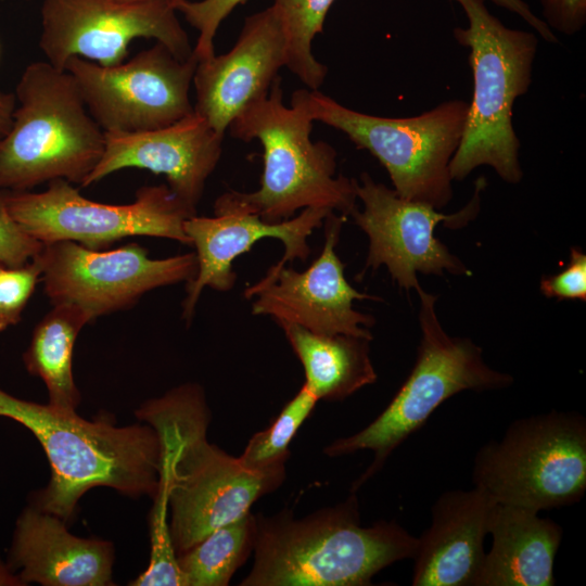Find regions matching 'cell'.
Returning <instances> with one entry per match:
<instances>
[{
    "mask_svg": "<svg viewBox=\"0 0 586 586\" xmlns=\"http://www.w3.org/2000/svg\"><path fill=\"white\" fill-rule=\"evenodd\" d=\"M246 0H186L175 5L186 21L199 31L193 53L198 61L215 54L214 39L221 22Z\"/></svg>",
    "mask_w": 586,
    "mask_h": 586,
    "instance_id": "cell-28",
    "label": "cell"
},
{
    "mask_svg": "<svg viewBox=\"0 0 586 586\" xmlns=\"http://www.w3.org/2000/svg\"><path fill=\"white\" fill-rule=\"evenodd\" d=\"M485 181H476L470 202L454 214H443L433 206L406 200L393 188L375 182L362 173L355 179L356 196L364 205L352 213L355 224L367 234L369 251L364 271L385 266L399 288L420 291L417 273L443 277L470 276L468 267L435 238V228L443 222L457 229L473 220L480 209Z\"/></svg>",
    "mask_w": 586,
    "mask_h": 586,
    "instance_id": "cell-12",
    "label": "cell"
},
{
    "mask_svg": "<svg viewBox=\"0 0 586 586\" xmlns=\"http://www.w3.org/2000/svg\"><path fill=\"white\" fill-rule=\"evenodd\" d=\"M222 136L195 112L162 128L138 132H105L103 155L82 188L125 169L164 175L168 188L191 209L222 152Z\"/></svg>",
    "mask_w": 586,
    "mask_h": 586,
    "instance_id": "cell-18",
    "label": "cell"
},
{
    "mask_svg": "<svg viewBox=\"0 0 586 586\" xmlns=\"http://www.w3.org/2000/svg\"><path fill=\"white\" fill-rule=\"evenodd\" d=\"M43 246L14 219L0 195V264L23 266L39 255Z\"/></svg>",
    "mask_w": 586,
    "mask_h": 586,
    "instance_id": "cell-29",
    "label": "cell"
},
{
    "mask_svg": "<svg viewBox=\"0 0 586 586\" xmlns=\"http://www.w3.org/2000/svg\"><path fill=\"white\" fill-rule=\"evenodd\" d=\"M492 546L476 586H552L563 530L538 511L495 504L488 526Z\"/></svg>",
    "mask_w": 586,
    "mask_h": 586,
    "instance_id": "cell-21",
    "label": "cell"
},
{
    "mask_svg": "<svg viewBox=\"0 0 586 586\" xmlns=\"http://www.w3.org/2000/svg\"><path fill=\"white\" fill-rule=\"evenodd\" d=\"M417 293L420 297L421 340L410 374L370 424L324 449L333 457L359 450L373 453V461L357 486L373 475L388 456L449 397L463 391L500 390L513 383L510 374L495 370L484 361L482 348L470 339L446 333L436 314L435 295L423 289Z\"/></svg>",
    "mask_w": 586,
    "mask_h": 586,
    "instance_id": "cell-8",
    "label": "cell"
},
{
    "mask_svg": "<svg viewBox=\"0 0 586 586\" xmlns=\"http://www.w3.org/2000/svg\"><path fill=\"white\" fill-rule=\"evenodd\" d=\"M163 1L169 2L175 7L177 3L186 1V0H163Z\"/></svg>",
    "mask_w": 586,
    "mask_h": 586,
    "instance_id": "cell-35",
    "label": "cell"
},
{
    "mask_svg": "<svg viewBox=\"0 0 586 586\" xmlns=\"http://www.w3.org/2000/svg\"><path fill=\"white\" fill-rule=\"evenodd\" d=\"M135 413L160 438L158 480L168 493L169 531L177 556L250 513L253 502L284 479V466L249 470L239 458L207 441L209 411L195 383L149 399Z\"/></svg>",
    "mask_w": 586,
    "mask_h": 586,
    "instance_id": "cell-1",
    "label": "cell"
},
{
    "mask_svg": "<svg viewBox=\"0 0 586 586\" xmlns=\"http://www.w3.org/2000/svg\"><path fill=\"white\" fill-rule=\"evenodd\" d=\"M317 402V397L303 385L275 421L249 441L243 454L239 457L241 463L253 471H265L284 466L291 441Z\"/></svg>",
    "mask_w": 586,
    "mask_h": 586,
    "instance_id": "cell-26",
    "label": "cell"
},
{
    "mask_svg": "<svg viewBox=\"0 0 586 586\" xmlns=\"http://www.w3.org/2000/svg\"><path fill=\"white\" fill-rule=\"evenodd\" d=\"M16 105L14 93L0 90V138L10 129Z\"/></svg>",
    "mask_w": 586,
    "mask_h": 586,
    "instance_id": "cell-33",
    "label": "cell"
},
{
    "mask_svg": "<svg viewBox=\"0 0 586 586\" xmlns=\"http://www.w3.org/2000/svg\"><path fill=\"white\" fill-rule=\"evenodd\" d=\"M14 95L12 124L0 138V189L28 191L55 179L82 187L103 155L105 132L73 76L46 60L33 62Z\"/></svg>",
    "mask_w": 586,
    "mask_h": 586,
    "instance_id": "cell-6",
    "label": "cell"
},
{
    "mask_svg": "<svg viewBox=\"0 0 586 586\" xmlns=\"http://www.w3.org/2000/svg\"><path fill=\"white\" fill-rule=\"evenodd\" d=\"M39 257L51 304L78 305L92 320L132 307L154 289L189 282L198 267L194 252L151 258L137 243L104 251L56 241L44 244Z\"/></svg>",
    "mask_w": 586,
    "mask_h": 586,
    "instance_id": "cell-14",
    "label": "cell"
},
{
    "mask_svg": "<svg viewBox=\"0 0 586 586\" xmlns=\"http://www.w3.org/2000/svg\"><path fill=\"white\" fill-rule=\"evenodd\" d=\"M24 583L18 575H15L11 571L10 565H5L0 559V586H21Z\"/></svg>",
    "mask_w": 586,
    "mask_h": 586,
    "instance_id": "cell-34",
    "label": "cell"
},
{
    "mask_svg": "<svg viewBox=\"0 0 586 586\" xmlns=\"http://www.w3.org/2000/svg\"><path fill=\"white\" fill-rule=\"evenodd\" d=\"M286 64V43L272 5L245 18L227 53L198 61L193 82L194 112L225 137L230 123L267 94Z\"/></svg>",
    "mask_w": 586,
    "mask_h": 586,
    "instance_id": "cell-17",
    "label": "cell"
},
{
    "mask_svg": "<svg viewBox=\"0 0 586 586\" xmlns=\"http://www.w3.org/2000/svg\"><path fill=\"white\" fill-rule=\"evenodd\" d=\"M544 22L553 31L572 36L586 24V0H540Z\"/></svg>",
    "mask_w": 586,
    "mask_h": 586,
    "instance_id": "cell-31",
    "label": "cell"
},
{
    "mask_svg": "<svg viewBox=\"0 0 586 586\" xmlns=\"http://www.w3.org/2000/svg\"><path fill=\"white\" fill-rule=\"evenodd\" d=\"M495 502L477 487L443 493L418 537L413 586H476Z\"/></svg>",
    "mask_w": 586,
    "mask_h": 586,
    "instance_id": "cell-19",
    "label": "cell"
},
{
    "mask_svg": "<svg viewBox=\"0 0 586 586\" xmlns=\"http://www.w3.org/2000/svg\"><path fill=\"white\" fill-rule=\"evenodd\" d=\"M468 20L456 27V41L469 50L473 94L460 144L451 158L453 180H464L486 165L508 183L523 178L521 142L513 126V105L531 85L539 40L534 31L507 27L484 0H449Z\"/></svg>",
    "mask_w": 586,
    "mask_h": 586,
    "instance_id": "cell-5",
    "label": "cell"
},
{
    "mask_svg": "<svg viewBox=\"0 0 586 586\" xmlns=\"http://www.w3.org/2000/svg\"><path fill=\"white\" fill-rule=\"evenodd\" d=\"M3 266L0 264V271L2 270Z\"/></svg>",
    "mask_w": 586,
    "mask_h": 586,
    "instance_id": "cell-36",
    "label": "cell"
},
{
    "mask_svg": "<svg viewBox=\"0 0 586 586\" xmlns=\"http://www.w3.org/2000/svg\"><path fill=\"white\" fill-rule=\"evenodd\" d=\"M42 262L37 255L20 267L0 271V332L16 324L42 277Z\"/></svg>",
    "mask_w": 586,
    "mask_h": 586,
    "instance_id": "cell-27",
    "label": "cell"
},
{
    "mask_svg": "<svg viewBox=\"0 0 586 586\" xmlns=\"http://www.w3.org/2000/svg\"><path fill=\"white\" fill-rule=\"evenodd\" d=\"M305 371L304 385L324 400H341L372 384L371 340L345 334H318L291 323H278Z\"/></svg>",
    "mask_w": 586,
    "mask_h": 586,
    "instance_id": "cell-22",
    "label": "cell"
},
{
    "mask_svg": "<svg viewBox=\"0 0 586 586\" xmlns=\"http://www.w3.org/2000/svg\"><path fill=\"white\" fill-rule=\"evenodd\" d=\"M494 4L519 15L528 24L542 39L550 43H557L558 38L548 25L539 18L523 0H489Z\"/></svg>",
    "mask_w": 586,
    "mask_h": 586,
    "instance_id": "cell-32",
    "label": "cell"
},
{
    "mask_svg": "<svg viewBox=\"0 0 586 586\" xmlns=\"http://www.w3.org/2000/svg\"><path fill=\"white\" fill-rule=\"evenodd\" d=\"M92 321L80 306L54 304L36 324L23 355L27 371L46 384L49 406L60 412H76L80 393L73 377V352L80 330Z\"/></svg>",
    "mask_w": 586,
    "mask_h": 586,
    "instance_id": "cell-23",
    "label": "cell"
},
{
    "mask_svg": "<svg viewBox=\"0 0 586 586\" xmlns=\"http://www.w3.org/2000/svg\"><path fill=\"white\" fill-rule=\"evenodd\" d=\"M0 195L14 219L43 244L73 241L105 250L120 239L148 235L191 245L183 222L196 212L167 184L141 187L128 204L88 200L64 179L41 192L2 190Z\"/></svg>",
    "mask_w": 586,
    "mask_h": 586,
    "instance_id": "cell-10",
    "label": "cell"
},
{
    "mask_svg": "<svg viewBox=\"0 0 586 586\" xmlns=\"http://www.w3.org/2000/svg\"><path fill=\"white\" fill-rule=\"evenodd\" d=\"M256 519L247 513L177 556L186 586H226L254 548Z\"/></svg>",
    "mask_w": 586,
    "mask_h": 586,
    "instance_id": "cell-24",
    "label": "cell"
},
{
    "mask_svg": "<svg viewBox=\"0 0 586 586\" xmlns=\"http://www.w3.org/2000/svg\"><path fill=\"white\" fill-rule=\"evenodd\" d=\"M334 0H273L285 37L288 67L308 89L318 90L328 67L313 54L315 36L322 31L323 23Z\"/></svg>",
    "mask_w": 586,
    "mask_h": 586,
    "instance_id": "cell-25",
    "label": "cell"
},
{
    "mask_svg": "<svg viewBox=\"0 0 586 586\" xmlns=\"http://www.w3.org/2000/svg\"><path fill=\"white\" fill-rule=\"evenodd\" d=\"M331 213L334 212L323 207H307L288 220L271 224L221 194L214 203L213 217L193 215L186 219L183 229L195 249L198 267L186 285L182 319L188 323L192 320L205 288L230 291L237 280L233 262L265 238L278 239L284 246L282 258L271 269L295 259L306 262L310 253L308 237Z\"/></svg>",
    "mask_w": 586,
    "mask_h": 586,
    "instance_id": "cell-16",
    "label": "cell"
},
{
    "mask_svg": "<svg viewBox=\"0 0 586 586\" xmlns=\"http://www.w3.org/2000/svg\"><path fill=\"white\" fill-rule=\"evenodd\" d=\"M540 292L547 297L586 301V255L577 247L570 251L569 264L560 272L540 280Z\"/></svg>",
    "mask_w": 586,
    "mask_h": 586,
    "instance_id": "cell-30",
    "label": "cell"
},
{
    "mask_svg": "<svg viewBox=\"0 0 586 586\" xmlns=\"http://www.w3.org/2000/svg\"><path fill=\"white\" fill-rule=\"evenodd\" d=\"M10 559L24 585H112V545L74 536L62 519L34 506L16 522Z\"/></svg>",
    "mask_w": 586,
    "mask_h": 586,
    "instance_id": "cell-20",
    "label": "cell"
},
{
    "mask_svg": "<svg viewBox=\"0 0 586 586\" xmlns=\"http://www.w3.org/2000/svg\"><path fill=\"white\" fill-rule=\"evenodd\" d=\"M0 417L28 429L48 457L51 479L33 504L39 510L67 522L78 499L95 486L131 497L156 493L161 443L148 423L115 426L109 419L88 421L1 388Z\"/></svg>",
    "mask_w": 586,
    "mask_h": 586,
    "instance_id": "cell-2",
    "label": "cell"
},
{
    "mask_svg": "<svg viewBox=\"0 0 586 586\" xmlns=\"http://www.w3.org/2000/svg\"><path fill=\"white\" fill-rule=\"evenodd\" d=\"M418 537L393 521L359 523L357 501L301 520L258 521L254 564L243 586H365L384 568L413 558Z\"/></svg>",
    "mask_w": 586,
    "mask_h": 586,
    "instance_id": "cell-3",
    "label": "cell"
},
{
    "mask_svg": "<svg viewBox=\"0 0 586 586\" xmlns=\"http://www.w3.org/2000/svg\"><path fill=\"white\" fill-rule=\"evenodd\" d=\"M291 102L371 153L399 196L436 209L451 201L449 165L464 131L469 102L447 100L419 115L396 118L352 110L319 90L298 89Z\"/></svg>",
    "mask_w": 586,
    "mask_h": 586,
    "instance_id": "cell-7",
    "label": "cell"
},
{
    "mask_svg": "<svg viewBox=\"0 0 586 586\" xmlns=\"http://www.w3.org/2000/svg\"><path fill=\"white\" fill-rule=\"evenodd\" d=\"M346 216L331 213L324 221L320 255L304 271L285 266L269 269L244 291L253 300L252 314L269 316L277 323H291L318 334H345L372 340L374 318L353 307L356 300L379 297L354 289L345 278L344 264L335 252Z\"/></svg>",
    "mask_w": 586,
    "mask_h": 586,
    "instance_id": "cell-15",
    "label": "cell"
},
{
    "mask_svg": "<svg viewBox=\"0 0 586 586\" xmlns=\"http://www.w3.org/2000/svg\"><path fill=\"white\" fill-rule=\"evenodd\" d=\"M472 482L495 504L536 511L578 502L586 491V420L551 410L513 421L476 453Z\"/></svg>",
    "mask_w": 586,
    "mask_h": 586,
    "instance_id": "cell-9",
    "label": "cell"
},
{
    "mask_svg": "<svg viewBox=\"0 0 586 586\" xmlns=\"http://www.w3.org/2000/svg\"><path fill=\"white\" fill-rule=\"evenodd\" d=\"M176 12L163 0H44L39 47L60 69L74 56L103 66L119 64L138 38L155 39L188 59L193 47Z\"/></svg>",
    "mask_w": 586,
    "mask_h": 586,
    "instance_id": "cell-13",
    "label": "cell"
},
{
    "mask_svg": "<svg viewBox=\"0 0 586 586\" xmlns=\"http://www.w3.org/2000/svg\"><path fill=\"white\" fill-rule=\"evenodd\" d=\"M281 79L267 94L243 109L230 123V136L263 145L260 187L254 192L229 191L233 204L271 224L281 222L307 207H323L344 216L357 208L355 179L336 176V151L313 141L314 120L298 104L286 106Z\"/></svg>",
    "mask_w": 586,
    "mask_h": 586,
    "instance_id": "cell-4",
    "label": "cell"
},
{
    "mask_svg": "<svg viewBox=\"0 0 586 586\" xmlns=\"http://www.w3.org/2000/svg\"><path fill=\"white\" fill-rule=\"evenodd\" d=\"M194 53L180 59L156 42L119 64L71 58L65 66L104 132H138L169 126L194 112L190 89Z\"/></svg>",
    "mask_w": 586,
    "mask_h": 586,
    "instance_id": "cell-11",
    "label": "cell"
}]
</instances>
